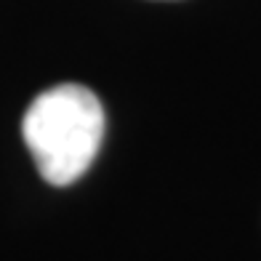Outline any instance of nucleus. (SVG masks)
Wrapping results in <instances>:
<instances>
[{"instance_id": "nucleus-1", "label": "nucleus", "mask_w": 261, "mask_h": 261, "mask_svg": "<svg viewBox=\"0 0 261 261\" xmlns=\"http://www.w3.org/2000/svg\"><path fill=\"white\" fill-rule=\"evenodd\" d=\"M21 136L43 179L51 187H69L99 155L104 107L91 88L62 83L27 107Z\"/></svg>"}]
</instances>
